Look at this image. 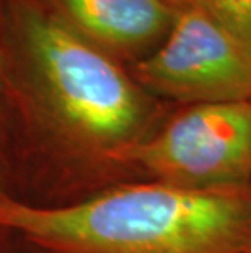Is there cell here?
I'll list each match as a JSON object with an SVG mask.
<instances>
[{"mask_svg": "<svg viewBox=\"0 0 251 253\" xmlns=\"http://www.w3.org/2000/svg\"><path fill=\"white\" fill-rule=\"evenodd\" d=\"M247 253H251V249H250V250H248V252H247Z\"/></svg>", "mask_w": 251, "mask_h": 253, "instance_id": "8", "label": "cell"}, {"mask_svg": "<svg viewBox=\"0 0 251 253\" xmlns=\"http://www.w3.org/2000/svg\"><path fill=\"white\" fill-rule=\"evenodd\" d=\"M54 15L83 40L136 64L170 33L178 7L167 0H49Z\"/></svg>", "mask_w": 251, "mask_h": 253, "instance_id": "5", "label": "cell"}, {"mask_svg": "<svg viewBox=\"0 0 251 253\" xmlns=\"http://www.w3.org/2000/svg\"><path fill=\"white\" fill-rule=\"evenodd\" d=\"M131 75L155 98L179 106L251 98V47L204 7H178L173 26Z\"/></svg>", "mask_w": 251, "mask_h": 253, "instance_id": "4", "label": "cell"}, {"mask_svg": "<svg viewBox=\"0 0 251 253\" xmlns=\"http://www.w3.org/2000/svg\"><path fill=\"white\" fill-rule=\"evenodd\" d=\"M21 35L56 115L106 162L116 165L163 123L158 98L56 15L23 8Z\"/></svg>", "mask_w": 251, "mask_h": 253, "instance_id": "2", "label": "cell"}, {"mask_svg": "<svg viewBox=\"0 0 251 253\" xmlns=\"http://www.w3.org/2000/svg\"><path fill=\"white\" fill-rule=\"evenodd\" d=\"M167 2L175 5V7H189V5H199V7H204V0H167Z\"/></svg>", "mask_w": 251, "mask_h": 253, "instance_id": "7", "label": "cell"}, {"mask_svg": "<svg viewBox=\"0 0 251 253\" xmlns=\"http://www.w3.org/2000/svg\"><path fill=\"white\" fill-rule=\"evenodd\" d=\"M168 185L211 190L251 181V103L188 105L116 159Z\"/></svg>", "mask_w": 251, "mask_h": 253, "instance_id": "3", "label": "cell"}, {"mask_svg": "<svg viewBox=\"0 0 251 253\" xmlns=\"http://www.w3.org/2000/svg\"><path fill=\"white\" fill-rule=\"evenodd\" d=\"M250 103H251V98H250Z\"/></svg>", "mask_w": 251, "mask_h": 253, "instance_id": "9", "label": "cell"}, {"mask_svg": "<svg viewBox=\"0 0 251 253\" xmlns=\"http://www.w3.org/2000/svg\"><path fill=\"white\" fill-rule=\"evenodd\" d=\"M0 227L49 253H247L251 181L211 190L129 181L61 208L0 196Z\"/></svg>", "mask_w": 251, "mask_h": 253, "instance_id": "1", "label": "cell"}, {"mask_svg": "<svg viewBox=\"0 0 251 253\" xmlns=\"http://www.w3.org/2000/svg\"><path fill=\"white\" fill-rule=\"evenodd\" d=\"M204 8L251 47V0H204Z\"/></svg>", "mask_w": 251, "mask_h": 253, "instance_id": "6", "label": "cell"}]
</instances>
